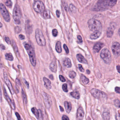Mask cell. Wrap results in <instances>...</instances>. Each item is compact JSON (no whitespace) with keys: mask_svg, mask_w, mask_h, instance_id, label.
Returning a JSON list of instances; mask_svg holds the SVG:
<instances>
[{"mask_svg":"<svg viewBox=\"0 0 120 120\" xmlns=\"http://www.w3.org/2000/svg\"><path fill=\"white\" fill-rule=\"evenodd\" d=\"M117 0H99L95 5L96 11H102L113 7Z\"/></svg>","mask_w":120,"mask_h":120,"instance_id":"6da1fadb","label":"cell"},{"mask_svg":"<svg viewBox=\"0 0 120 120\" xmlns=\"http://www.w3.org/2000/svg\"><path fill=\"white\" fill-rule=\"evenodd\" d=\"M24 45L28 54L31 63L34 67H35L36 65V60L35 50L33 47L26 42L24 43Z\"/></svg>","mask_w":120,"mask_h":120,"instance_id":"7a4b0ae2","label":"cell"},{"mask_svg":"<svg viewBox=\"0 0 120 120\" xmlns=\"http://www.w3.org/2000/svg\"><path fill=\"white\" fill-rule=\"evenodd\" d=\"M88 27L90 30L94 32L101 31L102 29V25L100 22L94 19H90L88 23Z\"/></svg>","mask_w":120,"mask_h":120,"instance_id":"3957f363","label":"cell"},{"mask_svg":"<svg viewBox=\"0 0 120 120\" xmlns=\"http://www.w3.org/2000/svg\"><path fill=\"white\" fill-rule=\"evenodd\" d=\"M35 38L36 42L38 45L45 46L46 45V41L42 31L39 29L35 31Z\"/></svg>","mask_w":120,"mask_h":120,"instance_id":"277c9868","label":"cell"},{"mask_svg":"<svg viewBox=\"0 0 120 120\" xmlns=\"http://www.w3.org/2000/svg\"><path fill=\"white\" fill-rule=\"evenodd\" d=\"M13 18L15 24H20V20L22 17L21 11L19 5L16 4L14 8L13 12Z\"/></svg>","mask_w":120,"mask_h":120,"instance_id":"5b68a950","label":"cell"},{"mask_svg":"<svg viewBox=\"0 0 120 120\" xmlns=\"http://www.w3.org/2000/svg\"><path fill=\"white\" fill-rule=\"evenodd\" d=\"M100 56L106 64H109L111 62V56L109 50L107 49H104L100 53Z\"/></svg>","mask_w":120,"mask_h":120,"instance_id":"8992f818","label":"cell"},{"mask_svg":"<svg viewBox=\"0 0 120 120\" xmlns=\"http://www.w3.org/2000/svg\"><path fill=\"white\" fill-rule=\"evenodd\" d=\"M91 93L94 97L99 99H105L107 97L106 93L97 89L94 88L92 89Z\"/></svg>","mask_w":120,"mask_h":120,"instance_id":"52a82bcc","label":"cell"},{"mask_svg":"<svg viewBox=\"0 0 120 120\" xmlns=\"http://www.w3.org/2000/svg\"><path fill=\"white\" fill-rule=\"evenodd\" d=\"M33 8L36 12L41 14L45 10V6L42 2L40 0H38L34 2Z\"/></svg>","mask_w":120,"mask_h":120,"instance_id":"ba28073f","label":"cell"},{"mask_svg":"<svg viewBox=\"0 0 120 120\" xmlns=\"http://www.w3.org/2000/svg\"><path fill=\"white\" fill-rule=\"evenodd\" d=\"M41 94L43 97L45 107L47 109H50L52 105V101L51 97L49 94L45 92H42Z\"/></svg>","mask_w":120,"mask_h":120,"instance_id":"9c48e42d","label":"cell"},{"mask_svg":"<svg viewBox=\"0 0 120 120\" xmlns=\"http://www.w3.org/2000/svg\"><path fill=\"white\" fill-rule=\"evenodd\" d=\"M0 10L1 14L5 21L9 22L10 20V16L5 6L2 3L0 4Z\"/></svg>","mask_w":120,"mask_h":120,"instance_id":"30bf717a","label":"cell"},{"mask_svg":"<svg viewBox=\"0 0 120 120\" xmlns=\"http://www.w3.org/2000/svg\"><path fill=\"white\" fill-rule=\"evenodd\" d=\"M111 49L114 56L116 58L120 55V45L117 42H114L112 45Z\"/></svg>","mask_w":120,"mask_h":120,"instance_id":"8fae6325","label":"cell"},{"mask_svg":"<svg viewBox=\"0 0 120 120\" xmlns=\"http://www.w3.org/2000/svg\"><path fill=\"white\" fill-rule=\"evenodd\" d=\"M4 78L5 82L7 85L8 87L9 88V89L10 90V92L12 94L14 95L15 93L14 90L13 89L12 85L11 83V82H10L9 78H8L7 74L6 72H4Z\"/></svg>","mask_w":120,"mask_h":120,"instance_id":"7c38bea8","label":"cell"},{"mask_svg":"<svg viewBox=\"0 0 120 120\" xmlns=\"http://www.w3.org/2000/svg\"><path fill=\"white\" fill-rule=\"evenodd\" d=\"M4 95L5 96V98L7 99V100L8 102H9V104L10 105L12 109H15L16 107H15L14 102L13 101V100H12L11 99L9 95H8V94L7 93L6 89H5L4 87Z\"/></svg>","mask_w":120,"mask_h":120,"instance_id":"4fadbf2b","label":"cell"},{"mask_svg":"<svg viewBox=\"0 0 120 120\" xmlns=\"http://www.w3.org/2000/svg\"><path fill=\"white\" fill-rule=\"evenodd\" d=\"M31 111L38 119H41L40 118L42 117V111L40 109L38 110L36 107H34L31 109Z\"/></svg>","mask_w":120,"mask_h":120,"instance_id":"5bb4252c","label":"cell"},{"mask_svg":"<svg viewBox=\"0 0 120 120\" xmlns=\"http://www.w3.org/2000/svg\"><path fill=\"white\" fill-rule=\"evenodd\" d=\"M84 111L83 109L81 107H80L78 109L77 113V119L78 120H82L84 116Z\"/></svg>","mask_w":120,"mask_h":120,"instance_id":"9a60e30c","label":"cell"},{"mask_svg":"<svg viewBox=\"0 0 120 120\" xmlns=\"http://www.w3.org/2000/svg\"><path fill=\"white\" fill-rule=\"evenodd\" d=\"M49 68L50 70L52 72L56 73L57 70V66L56 62L55 60H54L50 63V64Z\"/></svg>","mask_w":120,"mask_h":120,"instance_id":"2e32d148","label":"cell"},{"mask_svg":"<svg viewBox=\"0 0 120 120\" xmlns=\"http://www.w3.org/2000/svg\"><path fill=\"white\" fill-rule=\"evenodd\" d=\"M104 45L101 43H96L94 45L93 48V50L95 52H98L101 48L103 47Z\"/></svg>","mask_w":120,"mask_h":120,"instance_id":"e0dca14e","label":"cell"},{"mask_svg":"<svg viewBox=\"0 0 120 120\" xmlns=\"http://www.w3.org/2000/svg\"><path fill=\"white\" fill-rule=\"evenodd\" d=\"M43 80L45 83L44 85H45V87L48 90L51 89L52 86H51V82L46 77L43 78Z\"/></svg>","mask_w":120,"mask_h":120,"instance_id":"ac0fdd59","label":"cell"},{"mask_svg":"<svg viewBox=\"0 0 120 120\" xmlns=\"http://www.w3.org/2000/svg\"><path fill=\"white\" fill-rule=\"evenodd\" d=\"M64 107H65V109H66V111L67 113H69L71 112V102H69L67 101H65L64 102Z\"/></svg>","mask_w":120,"mask_h":120,"instance_id":"d6986e66","label":"cell"},{"mask_svg":"<svg viewBox=\"0 0 120 120\" xmlns=\"http://www.w3.org/2000/svg\"><path fill=\"white\" fill-rule=\"evenodd\" d=\"M76 57L79 62L83 63V64H87V60L84 58V57L82 55L80 54H78L76 55Z\"/></svg>","mask_w":120,"mask_h":120,"instance_id":"ffe728a7","label":"cell"},{"mask_svg":"<svg viewBox=\"0 0 120 120\" xmlns=\"http://www.w3.org/2000/svg\"><path fill=\"white\" fill-rule=\"evenodd\" d=\"M63 64H64V65L67 68H71L72 66L71 61L70 59L68 58H65L64 60Z\"/></svg>","mask_w":120,"mask_h":120,"instance_id":"44dd1931","label":"cell"},{"mask_svg":"<svg viewBox=\"0 0 120 120\" xmlns=\"http://www.w3.org/2000/svg\"><path fill=\"white\" fill-rule=\"evenodd\" d=\"M101 31H96L94 32L90 35V38L92 40H95L98 38L101 34Z\"/></svg>","mask_w":120,"mask_h":120,"instance_id":"7402d4cb","label":"cell"},{"mask_svg":"<svg viewBox=\"0 0 120 120\" xmlns=\"http://www.w3.org/2000/svg\"><path fill=\"white\" fill-rule=\"evenodd\" d=\"M56 51L58 53H61L62 51L61 48V44L60 41H58L56 43L55 47Z\"/></svg>","mask_w":120,"mask_h":120,"instance_id":"603a6c76","label":"cell"},{"mask_svg":"<svg viewBox=\"0 0 120 120\" xmlns=\"http://www.w3.org/2000/svg\"><path fill=\"white\" fill-rule=\"evenodd\" d=\"M26 32L29 34L31 33L33 31V28H32V26L30 25L29 22L26 23Z\"/></svg>","mask_w":120,"mask_h":120,"instance_id":"cb8c5ba5","label":"cell"},{"mask_svg":"<svg viewBox=\"0 0 120 120\" xmlns=\"http://www.w3.org/2000/svg\"><path fill=\"white\" fill-rule=\"evenodd\" d=\"M71 95L74 98L78 99L80 98V95L78 91H73L71 93Z\"/></svg>","mask_w":120,"mask_h":120,"instance_id":"d4e9b609","label":"cell"},{"mask_svg":"<svg viewBox=\"0 0 120 120\" xmlns=\"http://www.w3.org/2000/svg\"><path fill=\"white\" fill-rule=\"evenodd\" d=\"M43 17L45 19H50V11L48 10H45L43 14Z\"/></svg>","mask_w":120,"mask_h":120,"instance_id":"484cf974","label":"cell"},{"mask_svg":"<svg viewBox=\"0 0 120 120\" xmlns=\"http://www.w3.org/2000/svg\"><path fill=\"white\" fill-rule=\"evenodd\" d=\"M22 98H23L24 102V104H26L28 102L27 96H26V93H25V92L23 89H22Z\"/></svg>","mask_w":120,"mask_h":120,"instance_id":"4316f807","label":"cell"},{"mask_svg":"<svg viewBox=\"0 0 120 120\" xmlns=\"http://www.w3.org/2000/svg\"><path fill=\"white\" fill-rule=\"evenodd\" d=\"M113 34V30L111 27L109 28L107 32V35L109 38H111Z\"/></svg>","mask_w":120,"mask_h":120,"instance_id":"83f0119b","label":"cell"},{"mask_svg":"<svg viewBox=\"0 0 120 120\" xmlns=\"http://www.w3.org/2000/svg\"><path fill=\"white\" fill-rule=\"evenodd\" d=\"M12 46H13V48H14V49L15 50V52H16V53L17 54L18 56H19V49H18L17 45L16 44V43L14 41H12Z\"/></svg>","mask_w":120,"mask_h":120,"instance_id":"f1b7e54d","label":"cell"},{"mask_svg":"<svg viewBox=\"0 0 120 120\" xmlns=\"http://www.w3.org/2000/svg\"><path fill=\"white\" fill-rule=\"evenodd\" d=\"M81 80L82 81V82L84 84H87L89 82V80L87 78H86L84 75H81Z\"/></svg>","mask_w":120,"mask_h":120,"instance_id":"f546056e","label":"cell"},{"mask_svg":"<svg viewBox=\"0 0 120 120\" xmlns=\"http://www.w3.org/2000/svg\"><path fill=\"white\" fill-rule=\"evenodd\" d=\"M5 57L6 59L9 61H12L14 60V57L11 53H7L5 54Z\"/></svg>","mask_w":120,"mask_h":120,"instance_id":"4dcf8cb0","label":"cell"},{"mask_svg":"<svg viewBox=\"0 0 120 120\" xmlns=\"http://www.w3.org/2000/svg\"><path fill=\"white\" fill-rule=\"evenodd\" d=\"M103 119L105 120H109L110 119V114L109 113L107 112H105L103 113Z\"/></svg>","mask_w":120,"mask_h":120,"instance_id":"1f68e13d","label":"cell"},{"mask_svg":"<svg viewBox=\"0 0 120 120\" xmlns=\"http://www.w3.org/2000/svg\"><path fill=\"white\" fill-rule=\"evenodd\" d=\"M76 73L75 71H71L69 72V76L71 78L74 79L76 77Z\"/></svg>","mask_w":120,"mask_h":120,"instance_id":"d6a6232c","label":"cell"},{"mask_svg":"<svg viewBox=\"0 0 120 120\" xmlns=\"http://www.w3.org/2000/svg\"><path fill=\"white\" fill-rule=\"evenodd\" d=\"M69 8H70L71 11L72 12L74 13V12L76 11V9L75 7V6H74V5H73V4H71L70 5Z\"/></svg>","mask_w":120,"mask_h":120,"instance_id":"836d02e7","label":"cell"},{"mask_svg":"<svg viewBox=\"0 0 120 120\" xmlns=\"http://www.w3.org/2000/svg\"><path fill=\"white\" fill-rule=\"evenodd\" d=\"M114 104L116 107L120 108V101L119 100L116 99L114 100Z\"/></svg>","mask_w":120,"mask_h":120,"instance_id":"e575fe53","label":"cell"},{"mask_svg":"<svg viewBox=\"0 0 120 120\" xmlns=\"http://www.w3.org/2000/svg\"><path fill=\"white\" fill-rule=\"evenodd\" d=\"M5 5L7 7H11L12 6V2L11 0H7L5 3Z\"/></svg>","mask_w":120,"mask_h":120,"instance_id":"d590c367","label":"cell"},{"mask_svg":"<svg viewBox=\"0 0 120 120\" xmlns=\"http://www.w3.org/2000/svg\"><path fill=\"white\" fill-rule=\"evenodd\" d=\"M62 89L65 92H68V88H67V85L66 83H64L62 85Z\"/></svg>","mask_w":120,"mask_h":120,"instance_id":"8d00e7d4","label":"cell"},{"mask_svg":"<svg viewBox=\"0 0 120 120\" xmlns=\"http://www.w3.org/2000/svg\"><path fill=\"white\" fill-rule=\"evenodd\" d=\"M21 30V28L19 26H17L15 28V31L16 33H19Z\"/></svg>","mask_w":120,"mask_h":120,"instance_id":"74e56055","label":"cell"},{"mask_svg":"<svg viewBox=\"0 0 120 120\" xmlns=\"http://www.w3.org/2000/svg\"><path fill=\"white\" fill-rule=\"evenodd\" d=\"M52 35L54 37H56L57 36V34H58V31L56 29H54L52 30Z\"/></svg>","mask_w":120,"mask_h":120,"instance_id":"f35d334b","label":"cell"},{"mask_svg":"<svg viewBox=\"0 0 120 120\" xmlns=\"http://www.w3.org/2000/svg\"><path fill=\"white\" fill-rule=\"evenodd\" d=\"M5 41L8 44V45H10L11 44V41H10V38H8V37L6 36L5 38Z\"/></svg>","mask_w":120,"mask_h":120,"instance_id":"ab89813d","label":"cell"},{"mask_svg":"<svg viewBox=\"0 0 120 120\" xmlns=\"http://www.w3.org/2000/svg\"><path fill=\"white\" fill-rule=\"evenodd\" d=\"M63 3V6H64V9L66 10V11H68V5H67V4L66 2L64 1V2H62Z\"/></svg>","mask_w":120,"mask_h":120,"instance_id":"60d3db41","label":"cell"},{"mask_svg":"<svg viewBox=\"0 0 120 120\" xmlns=\"http://www.w3.org/2000/svg\"><path fill=\"white\" fill-rule=\"evenodd\" d=\"M64 50L66 51V53L67 54H68L69 52V50L68 47H67V46L66 44H64Z\"/></svg>","mask_w":120,"mask_h":120,"instance_id":"b9f144b4","label":"cell"},{"mask_svg":"<svg viewBox=\"0 0 120 120\" xmlns=\"http://www.w3.org/2000/svg\"><path fill=\"white\" fill-rule=\"evenodd\" d=\"M60 80L61 82H64L66 81V79L64 76L62 75H59Z\"/></svg>","mask_w":120,"mask_h":120,"instance_id":"7bdbcfd3","label":"cell"},{"mask_svg":"<svg viewBox=\"0 0 120 120\" xmlns=\"http://www.w3.org/2000/svg\"><path fill=\"white\" fill-rule=\"evenodd\" d=\"M79 68V70L80 71H81L82 72H83L84 71V69L82 67V65L81 64H79L78 65Z\"/></svg>","mask_w":120,"mask_h":120,"instance_id":"ee69618b","label":"cell"},{"mask_svg":"<svg viewBox=\"0 0 120 120\" xmlns=\"http://www.w3.org/2000/svg\"><path fill=\"white\" fill-rule=\"evenodd\" d=\"M115 91H116L117 93L120 94V87H116L115 88Z\"/></svg>","mask_w":120,"mask_h":120,"instance_id":"f6af8a7d","label":"cell"},{"mask_svg":"<svg viewBox=\"0 0 120 120\" xmlns=\"http://www.w3.org/2000/svg\"><path fill=\"white\" fill-rule=\"evenodd\" d=\"M16 82L17 84L18 85L21 86V81L19 79H16Z\"/></svg>","mask_w":120,"mask_h":120,"instance_id":"bcb514c9","label":"cell"},{"mask_svg":"<svg viewBox=\"0 0 120 120\" xmlns=\"http://www.w3.org/2000/svg\"><path fill=\"white\" fill-rule=\"evenodd\" d=\"M69 118L68 117L66 116V115H64L62 117V120H69Z\"/></svg>","mask_w":120,"mask_h":120,"instance_id":"7dc6e473","label":"cell"},{"mask_svg":"<svg viewBox=\"0 0 120 120\" xmlns=\"http://www.w3.org/2000/svg\"><path fill=\"white\" fill-rule=\"evenodd\" d=\"M15 114H16V116L17 118V119L19 120H21V116H20L18 112H16V113H15Z\"/></svg>","mask_w":120,"mask_h":120,"instance_id":"c3c4849f","label":"cell"},{"mask_svg":"<svg viewBox=\"0 0 120 120\" xmlns=\"http://www.w3.org/2000/svg\"><path fill=\"white\" fill-rule=\"evenodd\" d=\"M77 38H78V40L81 43L82 42V38H81V36L80 35H78L77 37Z\"/></svg>","mask_w":120,"mask_h":120,"instance_id":"681fc988","label":"cell"},{"mask_svg":"<svg viewBox=\"0 0 120 120\" xmlns=\"http://www.w3.org/2000/svg\"><path fill=\"white\" fill-rule=\"evenodd\" d=\"M60 14H61V13L60 12V11L59 10H57L56 11V15L57 16L58 18H59L60 17Z\"/></svg>","mask_w":120,"mask_h":120,"instance_id":"f907efd6","label":"cell"},{"mask_svg":"<svg viewBox=\"0 0 120 120\" xmlns=\"http://www.w3.org/2000/svg\"><path fill=\"white\" fill-rule=\"evenodd\" d=\"M24 83H25V84L26 85V86H27V88H29V83L28 82H27L26 80L24 79Z\"/></svg>","mask_w":120,"mask_h":120,"instance_id":"816d5d0a","label":"cell"},{"mask_svg":"<svg viewBox=\"0 0 120 120\" xmlns=\"http://www.w3.org/2000/svg\"><path fill=\"white\" fill-rule=\"evenodd\" d=\"M19 38L21 39V40H24L25 39V36H24L23 35H20L19 36Z\"/></svg>","mask_w":120,"mask_h":120,"instance_id":"f5cc1de1","label":"cell"},{"mask_svg":"<svg viewBox=\"0 0 120 120\" xmlns=\"http://www.w3.org/2000/svg\"><path fill=\"white\" fill-rule=\"evenodd\" d=\"M116 120H120V114H116Z\"/></svg>","mask_w":120,"mask_h":120,"instance_id":"db71d44e","label":"cell"},{"mask_svg":"<svg viewBox=\"0 0 120 120\" xmlns=\"http://www.w3.org/2000/svg\"><path fill=\"white\" fill-rule=\"evenodd\" d=\"M116 69H117V71L118 72L120 73V66L119 65L116 66Z\"/></svg>","mask_w":120,"mask_h":120,"instance_id":"11a10c76","label":"cell"},{"mask_svg":"<svg viewBox=\"0 0 120 120\" xmlns=\"http://www.w3.org/2000/svg\"><path fill=\"white\" fill-rule=\"evenodd\" d=\"M0 47H1V48L3 50H5V46L4 45H2V44H1V45H0Z\"/></svg>","mask_w":120,"mask_h":120,"instance_id":"9f6ffc18","label":"cell"},{"mask_svg":"<svg viewBox=\"0 0 120 120\" xmlns=\"http://www.w3.org/2000/svg\"><path fill=\"white\" fill-rule=\"evenodd\" d=\"M49 78L51 80H53V79H54V76H53V75L52 74L50 75L49 76Z\"/></svg>","mask_w":120,"mask_h":120,"instance_id":"6f0895ef","label":"cell"},{"mask_svg":"<svg viewBox=\"0 0 120 120\" xmlns=\"http://www.w3.org/2000/svg\"><path fill=\"white\" fill-rule=\"evenodd\" d=\"M60 111L61 112H63L64 111V109L61 106H60Z\"/></svg>","mask_w":120,"mask_h":120,"instance_id":"680465c9","label":"cell"},{"mask_svg":"<svg viewBox=\"0 0 120 120\" xmlns=\"http://www.w3.org/2000/svg\"><path fill=\"white\" fill-rule=\"evenodd\" d=\"M0 93H1V94H0V95H1V97H0V98H1V101H2V89H1V92H0Z\"/></svg>","mask_w":120,"mask_h":120,"instance_id":"91938a15","label":"cell"},{"mask_svg":"<svg viewBox=\"0 0 120 120\" xmlns=\"http://www.w3.org/2000/svg\"><path fill=\"white\" fill-rule=\"evenodd\" d=\"M87 72L88 74H90V71L88 70H87Z\"/></svg>","mask_w":120,"mask_h":120,"instance_id":"94428289","label":"cell"},{"mask_svg":"<svg viewBox=\"0 0 120 120\" xmlns=\"http://www.w3.org/2000/svg\"><path fill=\"white\" fill-rule=\"evenodd\" d=\"M119 36H120V29H119Z\"/></svg>","mask_w":120,"mask_h":120,"instance_id":"6125c7cd","label":"cell"},{"mask_svg":"<svg viewBox=\"0 0 120 120\" xmlns=\"http://www.w3.org/2000/svg\"><path fill=\"white\" fill-rule=\"evenodd\" d=\"M2 23H0V27L2 28Z\"/></svg>","mask_w":120,"mask_h":120,"instance_id":"be15d7a7","label":"cell"}]
</instances>
